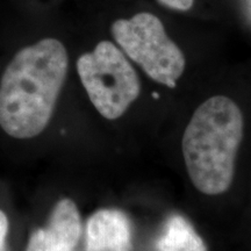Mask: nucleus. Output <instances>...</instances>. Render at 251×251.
Returning <instances> with one entry per match:
<instances>
[{
  "label": "nucleus",
  "instance_id": "obj_5",
  "mask_svg": "<svg viewBox=\"0 0 251 251\" xmlns=\"http://www.w3.org/2000/svg\"><path fill=\"white\" fill-rule=\"evenodd\" d=\"M81 234L77 205L69 198L56 203L48 225L31 234L26 251H72Z\"/></svg>",
  "mask_w": 251,
  "mask_h": 251
},
{
  "label": "nucleus",
  "instance_id": "obj_1",
  "mask_svg": "<svg viewBox=\"0 0 251 251\" xmlns=\"http://www.w3.org/2000/svg\"><path fill=\"white\" fill-rule=\"evenodd\" d=\"M69 68L65 47L43 39L17 52L0 80V127L26 140L48 126Z\"/></svg>",
  "mask_w": 251,
  "mask_h": 251
},
{
  "label": "nucleus",
  "instance_id": "obj_2",
  "mask_svg": "<svg viewBox=\"0 0 251 251\" xmlns=\"http://www.w3.org/2000/svg\"><path fill=\"white\" fill-rule=\"evenodd\" d=\"M243 129L242 112L228 97L214 96L196 109L181 148L187 174L198 191L208 196L228 191Z\"/></svg>",
  "mask_w": 251,
  "mask_h": 251
},
{
  "label": "nucleus",
  "instance_id": "obj_8",
  "mask_svg": "<svg viewBox=\"0 0 251 251\" xmlns=\"http://www.w3.org/2000/svg\"><path fill=\"white\" fill-rule=\"evenodd\" d=\"M157 2L168 8L175 9V11L185 12L191 9L194 0H157Z\"/></svg>",
  "mask_w": 251,
  "mask_h": 251
},
{
  "label": "nucleus",
  "instance_id": "obj_7",
  "mask_svg": "<svg viewBox=\"0 0 251 251\" xmlns=\"http://www.w3.org/2000/svg\"><path fill=\"white\" fill-rule=\"evenodd\" d=\"M158 251H207L206 244L193 226L181 215L168 220L164 234L157 242Z\"/></svg>",
  "mask_w": 251,
  "mask_h": 251
},
{
  "label": "nucleus",
  "instance_id": "obj_3",
  "mask_svg": "<svg viewBox=\"0 0 251 251\" xmlns=\"http://www.w3.org/2000/svg\"><path fill=\"white\" fill-rule=\"evenodd\" d=\"M77 71L87 96L108 120L124 115L141 92L136 71L111 41H101L77 61Z\"/></svg>",
  "mask_w": 251,
  "mask_h": 251
},
{
  "label": "nucleus",
  "instance_id": "obj_4",
  "mask_svg": "<svg viewBox=\"0 0 251 251\" xmlns=\"http://www.w3.org/2000/svg\"><path fill=\"white\" fill-rule=\"evenodd\" d=\"M112 35L122 51L157 83L174 89L185 70V56L166 34L156 15L141 12L112 25Z\"/></svg>",
  "mask_w": 251,
  "mask_h": 251
},
{
  "label": "nucleus",
  "instance_id": "obj_9",
  "mask_svg": "<svg viewBox=\"0 0 251 251\" xmlns=\"http://www.w3.org/2000/svg\"><path fill=\"white\" fill-rule=\"evenodd\" d=\"M8 219L7 215L0 209V251H8L6 246V238L8 234Z\"/></svg>",
  "mask_w": 251,
  "mask_h": 251
},
{
  "label": "nucleus",
  "instance_id": "obj_6",
  "mask_svg": "<svg viewBox=\"0 0 251 251\" xmlns=\"http://www.w3.org/2000/svg\"><path fill=\"white\" fill-rule=\"evenodd\" d=\"M131 225L119 209H100L86 224V251H130Z\"/></svg>",
  "mask_w": 251,
  "mask_h": 251
}]
</instances>
